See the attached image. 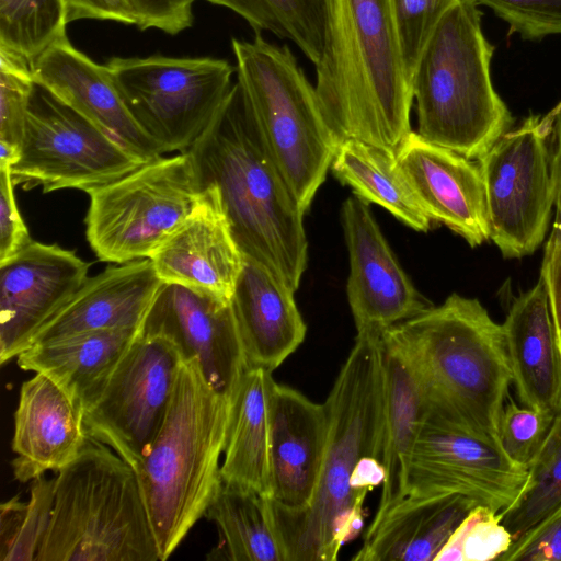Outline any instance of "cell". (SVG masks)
Returning a JSON list of instances; mask_svg holds the SVG:
<instances>
[{
    "label": "cell",
    "mask_w": 561,
    "mask_h": 561,
    "mask_svg": "<svg viewBox=\"0 0 561 561\" xmlns=\"http://www.w3.org/2000/svg\"><path fill=\"white\" fill-rule=\"evenodd\" d=\"M324 404L328 439L311 502L302 510L273 502L287 561H335L341 548L363 529L366 499L354 492L351 482L362 459L382 460V334L357 333Z\"/></svg>",
    "instance_id": "6da1fadb"
},
{
    "label": "cell",
    "mask_w": 561,
    "mask_h": 561,
    "mask_svg": "<svg viewBox=\"0 0 561 561\" xmlns=\"http://www.w3.org/2000/svg\"><path fill=\"white\" fill-rule=\"evenodd\" d=\"M186 152L201 190H217L242 253L296 291L308 260L305 211L266 150L238 82Z\"/></svg>",
    "instance_id": "7a4b0ae2"
},
{
    "label": "cell",
    "mask_w": 561,
    "mask_h": 561,
    "mask_svg": "<svg viewBox=\"0 0 561 561\" xmlns=\"http://www.w3.org/2000/svg\"><path fill=\"white\" fill-rule=\"evenodd\" d=\"M316 93L340 141L397 152L411 133L412 84L389 0H324Z\"/></svg>",
    "instance_id": "3957f363"
},
{
    "label": "cell",
    "mask_w": 561,
    "mask_h": 561,
    "mask_svg": "<svg viewBox=\"0 0 561 561\" xmlns=\"http://www.w3.org/2000/svg\"><path fill=\"white\" fill-rule=\"evenodd\" d=\"M230 411L231 401L207 382L198 360L182 359L163 424L136 468L161 561L206 515L222 485Z\"/></svg>",
    "instance_id": "277c9868"
},
{
    "label": "cell",
    "mask_w": 561,
    "mask_h": 561,
    "mask_svg": "<svg viewBox=\"0 0 561 561\" xmlns=\"http://www.w3.org/2000/svg\"><path fill=\"white\" fill-rule=\"evenodd\" d=\"M383 333L407 353L432 401L497 440L512 371L502 324L478 299L454 293Z\"/></svg>",
    "instance_id": "5b68a950"
},
{
    "label": "cell",
    "mask_w": 561,
    "mask_h": 561,
    "mask_svg": "<svg viewBox=\"0 0 561 561\" xmlns=\"http://www.w3.org/2000/svg\"><path fill=\"white\" fill-rule=\"evenodd\" d=\"M494 47L478 5L459 0L431 33L412 75L417 134L478 160L513 124L491 79Z\"/></svg>",
    "instance_id": "8992f818"
},
{
    "label": "cell",
    "mask_w": 561,
    "mask_h": 561,
    "mask_svg": "<svg viewBox=\"0 0 561 561\" xmlns=\"http://www.w3.org/2000/svg\"><path fill=\"white\" fill-rule=\"evenodd\" d=\"M35 561H161L136 470L89 438L57 472Z\"/></svg>",
    "instance_id": "52a82bcc"
},
{
    "label": "cell",
    "mask_w": 561,
    "mask_h": 561,
    "mask_svg": "<svg viewBox=\"0 0 561 561\" xmlns=\"http://www.w3.org/2000/svg\"><path fill=\"white\" fill-rule=\"evenodd\" d=\"M231 47L237 82L263 144L306 213L341 141L287 45L272 44L255 33L252 41L232 38Z\"/></svg>",
    "instance_id": "ba28073f"
},
{
    "label": "cell",
    "mask_w": 561,
    "mask_h": 561,
    "mask_svg": "<svg viewBox=\"0 0 561 561\" xmlns=\"http://www.w3.org/2000/svg\"><path fill=\"white\" fill-rule=\"evenodd\" d=\"M201 194L187 152L160 157L89 193L87 240L102 262L150 259L193 211Z\"/></svg>",
    "instance_id": "9c48e42d"
},
{
    "label": "cell",
    "mask_w": 561,
    "mask_h": 561,
    "mask_svg": "<svg viewBox=\"0 0 561 561\" xmlns=\"http://www.w3.org/2000/svg\"><path fill=\"white\" fill-rule=\"evenodd\" d=\"M138 126L162 153L186 152L208 126L236 70L214 57H113L106 64Z\"/></svg>",
    "instance_id": "30bf717a"
},
{
    "label": "cell",
    "mask_w": 561,
    "mask_h": 561,
    "mask_svg": "<svg viewBox=\"0 0 561 561\" xmlns=\"http://www.w3.org/2000/svg\"><path fill=\"white\" fill-rule=\"evenodd\" d=\"M142 164L139 158L93 123L35 82L18 161L14 185L43 193L73 188L90 193Z\"/></svg>",
    "instance_id": "8fae6325"
},
{
    "label": "cell",
    "mask_w": 561,
    "mask_h": 561,
    "mask_svg": "<svg viewBox=\"0 0 561 561\" xmlns=\"http://www.w3.org/2000/svg\"><path fill=\"white\" fill-rule=\"evenodd\" d=\"M552 113L531 115L478 159L490 240L503 257L519 259L542 243L553 206Z\"/></svg>",
    "instance_id": "7c38bea8"
},
{
    "label": "cell",
    "mask_w": 561,
    "mask_h": 561,
    "mask_svg": "<svg viewBox=\"0 0 561 561\" xmlns=\"http://www.w3.org/2000/svg\"><path fill=\"white\" fill-rule=\"evenodd\" d=\"M527 477L496 439L469 430L427 396L407 494H461L500 513L518 497Z\"/></svg>",
    "instance_id": "4fadbf2b"
},
{
    "label": "cell",
    "mask_w": 561,
    "mask_h": 561,
    "mask_svg": "<svg viewBox=\"0 0 561 561\" xmlns=\"http://www.w3.org/2000/svg\"><path fill=\"white\" fill-rule=\"evenodd\" d=\"M182 356L167 339L140 335L84 408V428L135 470L165 419Z\"/></svg>",
    "instance_id": "5bb4252c"
},
{
    "label": "cell",
    "mask_w": 561,
    "mask_h": 561,
    "mask_svg": "<svg viewBox=\"0 0 561 561\" xmlns=\"http://www.w3.org/2000/svg\"><path fill=\"white\" fill-rule=\"evenodd\" d=\"M141 333L170 341L183 359L196 358L207 382L232 400L249 368L231 302L163 283Z\"/></svg>",
    "instance_id": "9a60e30c"
},
{
    "label": "cell",
    "mask_w": 561,
    "mask_h": 561,
    "mask_svg": "<svg viewBox=\"0 0 561 561\" xmlns=\"http://www.w3.org/2000/svg\"><path fill=\"white\" fill-rule=\"evenodd\" d=\"M341 222L350 257L346 294L357 333L383 334L432 306L401 267L369 203L348 197Z\"/></svg>",
    "instance_id": "2e32d148"
},
{
    "label": "cell",
    "mask_w": 561,
    "mask_h": 561,
    "mask_svg": "<svg viewBox=\"0 0 561 561\" xmlns=\"http://www.w3.org/2000/svg\"><path fill=\"white\" fill-rule=\"evenodd\" d=\"M90 264L73 251L32 240L0 263V363L18 357L33 335L88 278Z\"/></svg>",
    "instance_id": "e0dca14e"
},
{
    "label": "cell",
    "mask_w": 561,
    "mask_h": 561,
    "mask_svg": "<svg viewBox=\"0 0 561 561\" xmlns=\"http://www.w3.org/2000/svg\"><path fill=\"white\" fill-rule=\"evenodd\" d=\"M417 202L474 248L490 240L484 185L478 164L411 133L396 152Z\"/></svg>",
    "instance_id": "ac0fdd59"
},
{
    "label": "cell",
    "mask_w": 561,
    "mask_h": 561,
    "mask_svg": "<svg viewBox=\"0 0 561 561\" xmlns=\"http://www.w3.org/2000/svg\"><path fill=\"white\" fill-rule=\"evenodd\" d=\"M167 284L231 301L243 265L218 192L202 188L193 211L150 256Z\"/></svg>",
    "instance_id": "d6986e66"
},
{
    "label": "cell",
    "mask_w": 561,
    "mask_h": 561,
    "mask_svg": "<svg viewBox=\"0 0 561 561\" xmlns=\"http://www.w3.org/2000/svg\"><path fill=\"white\" fill-rule=\"evenodd\" d=\"M36 83L80 113L145 163L162 157L122 100L106 65L77 49L67 36L31 61Z\"/></svg>",
    "instance_id": "ffe728a7"
},
{
    "label": "cell",
    "mask_w": 561,
    "mask_h": 561,
    "mask_svg": "<svg viewBox=\"0 0 561 561\" xmlns=\"http://www.w3.org/2000/svg\"><path fill=\"white\" fill-rule=\"evenodd\" d=\"M83 404L44 374L24 381L13 416V477L31 482L58 472L80 454L88 439Z\"/></svg>",
    "instance_id": "44dd1931"
},
{
    "label": "cell",
    "mask_w": 561,
    "mask_h": 561,
    "mask_svg": "<svg viewBox=\"0 0 561 561\" xmlns=\"http://www.w3.org/2000/svg\"><path fill=\"white\" fill-rule=\"evenodd\" d=\"M329 420L325 404L274 381L271 393L272 500L302 510L316 492L325 454Z\"/></svg>",
    "instance_id": "7402d4cb"
},
{
    "label": "cell",
    "mask_w": 561,
    "mask_h": 561,
    "mask_svg": "<svg viewBox=\"0 0 561 561\" xmlns=\"http://www.w3.org/2000/svg\"><path fill=\"white\" fill-rule=\"evenodd\" d=\"M162 284L150 259L107 267L88 277L70 301L33 335L26 348L91 331L141 329Z\"/></svg>",
    "instance_id": "603a6c76"
},
{
    "label": "cell",
    "mask_w": 561,
    "mask_h": 561,
    "mask_svg": "<svg viewBox=\"0 0 561 561\" xmlns=\"http://www.w3.org/2000/svg\"><path fill=\"white\" fill-rule=\"evenodd\" d=\"M294 293L267 266L243 254L230 302L249 367L273 371L304 342L307 327Z\"/></svg>",
    "instance_id": "cb8c5ba5"
},
{
    "label": "cell",
    "mask_w": 561,
    "mask_h": 561,
    "mask_svg": "<svg viewBox=\"0 0 561 561\" xmlns=\"http://www.w3.org/2000/svg\"><path fill=\"white\" fill-rule=\"evenodd\" d=\"M502 329L519 403L556 414L561 404V355L541 275L511 304Z\"/></svg>",
    "instance_id": "d4e9b609"
},
{
    "label": "cell",
    "mask_w": 561,
    "mask_h": 561,
    "mask_svg": "<svg viewBox=\"0 0 561 561\" xmlns=\"http://www.w3.org/2000/svg\"><path fill=\"white\" fill-rule=\"evenodd\" d=\"M479 505L461 494H407L370 524L354 561H435L469 512Z\"/></svg>",
    "instance_id": "484cf974"
},
{
    "label": "cell",
    "mask_w": 561,
    "mask_h": 561,
    "mask_svg": "<svg viewBox=\"0 0 561 561\" xmlns=\"http://www.w3.org/2000/svg\"><path fill=\"white\" fill-rule=\"evenodd\" d=\"M385 422L380 501L370 524L377 523L408 490V472L427 404L424 382L407 353L385 333Z\"/></svg>",
    "instance_id": "4316f807"
},
{
    "label": "cell",
    "mask_w": 561,
    "mask_h": 561,
    "mask_svg": "<svg viewBox=\"0 0 561 561\" xmlns=\"http://www.w3.org/2000/svg\"><path fill=\"white\" fill-rule=\"evenodd\" d=\"M272 371L249 367L231 400L221 461L227 485L272 497L271 393Z\"/></svg>",
    "instance_id": "83f0119b"
},
{
    "label": "cell",
    "mask_w": 561,
    "mask_h": 561,
    "mask_svg": "<svg viewBox=\"0 0 561 561\" xmlns=\"http://www.w3.org/2000/svg\"><path fill=\"white\" fill-rule=\"evenodd\" d=\"M140 333L141 329L99 330L35 344L18 355L16 364L46 375L85 408Z\"/></svg>",
    "instance_id": "f1b7e54d"
},
{
    "label": "cell",
    "mask_w": 561,
    "mask_h": 561,
    "mask_svg": "<svg viewBox=\"0 0 561 561\" xmlns=\"http://www.w3.org/2000/svg\"><path fill=\"white\" fill-rule=\"evenodd\" d=\"M335 178L367 203L386 208L416 231L426 232L432 220L411 190L396 152L357 139L342 140L331 163Z\"/></svg>",
    "instance_id": "f546056e"
},
{
    "label": "cell",
    "mask_w": 561,
    "mask_h": 561,
    "mask_svg": "<svg viewBox=\"0 0 561 561\" xmlns=\"http://www.w3.org/2000/svg\"><path fill=\"white\" fill-rule=\"evenodd\" d=\"M205 516L219 537L208 560L287 561L272 497L222 482Z\"/></svg>",
    "instance_id": "4dcf8cb0"
},
{
    "label": "cell",
    "mask_w": 561,
    "mask_h": 561,
    "mask_svg": "<svg viewBox=\"0 0 561 561\" xmlns=\"http://www.w3.org/2000/svg\"><path fill=\"white\" fill-rule=\"evenodd\" d=\"M244 19L255 33L293 42L316 65L325 31L324 0H206Z\"/></svg>",
    "instance_id": "1f68e13d"
},
{
    "label": "cell",
    "mask_w": 561,
    "mask_h": 561,
    "mask_svg": "<svg viewBox=\"0 0 561 561\" xmlns=\"http://www.w3.org/2000/svg\"><path fill=\"white\" fill-rule=\"evenodd\" d=\"M518 497L500 512L502 524L516 539L561 505V404L538 454L527 468Z\"/></svg>",
    "instance_id": "d6a6232c"
},
{
    "label": "cell",
    "mask_w": 561,
    "mask_h": 561,
    "mask_svg": "<svg viewBox=\"0 0 561 561\" xmlns=\"http://www.w3.org/2000/svg\"><path fill=\"white\" fill-rule=\"evenodd\" d=\"M65 0H0V49L30 62L67 36Z\"/></svg>",
    "instance_id": "836d02e7"
},
{
    "label": "cell",
    "mask_w": 561,
    "mask_h": 561,
    "mask_svg": "<svg viewBox=\"0 0 561 561\" xmlns=\"http://www.w3.org/2000/svg\"><path fill=\"white\" fill-rule=\"evenodd\" d=\"M30 497L19 495L0 506V560L35 561L47 533L54 505L55 478L30 482Z\"/></svg>",
    "instance_id": "e575fe53"
},
{
    "label": "cell",
    "mask_w": 561,
    "mask_h": 561,
    "mask_svg": "<svg viewBox=\"0 0 561 561\" xmlns=\"http://www.w3.org/2000/svg\"><path fill=\"white\" fill-rule=\"evenodd\" d=\"M513 540L501 514L479 504L457 527L435 561L500 560Z\"/></svg>",
    "instance_id": "d590c367"
},
{
    "label": "cell",
    "mask_w": 561,
    "mask_h": 561,
    "mask_svg": "<svg viewBox=\"0 0 561 561\" xmlns=\"http://www.w3.org/2000/svg\"><path fill=\"white\" fill-rule=\"evenodd\" d=\"M34 87L31 62L0 49V145L19 152Z\"/></svg>",
    "instance_id": "8d00e7d4"
},
{
    "label": "cell",
    "mask_w": 561,
    "mask_h": 561,
    "mask_svg": "<svg viewBox=\"0 0 561 561\" xmlns=\"http://www.w3.org/2000/svg\"><path fill=\"white\" fill-rule=\"evenodd\" d=\"M553 417L552 413L520 407L508 397L497 428L501 448L514 462L527 469L541 448Z\"/></svg>",
    "instance_id": "74e56055"
},
{
    "label": "cell",
    "mask_w": 561,
    "mask_h": 561,
    "mask_svg": "<svg viewBox=\"0 0 561 561\" xmlns=\"http://www.w3.org/2000/svg\"><path fill=\"white\" fill-rule=\"evenodd\" d=\"M457 1L389 0L410 80L431 33Z\"/></svg>",
    "instance_id": "f35d334b"
},
{
    "label": "cell",
    "mask_w": 561,
    "mask_h": 561,
    "mask_svg": "<svg viewBox=\"0 0 561 561\" xmlns=\"http://www.w3.org/2000/svg\"><path fill=\"white\" fill-rule=\"evenodd\" d=\"M485 5L523 38L561 34V0H466Z\"/></svg>",
    "instance_id": "ab89813d"
},
{
    "label": "cell",
    "mask_w": 561,
    "mask_h": 561,
    "mask_svg": "<svg viewBox=\"0 0 561 561\" xmlns=\"http://www.w3.org/2000/svg\"><path fill=\"white\" fill-rule=\"evenodd\" d=\"M503 561H561V505L513 540Z\"/></svg>",
    "instance_id": "60d3db41"
},
{
    "label": "cell",
    "mask_w": 561,
    "mask_h": 561,
    "mask_svg": "<svg viewBox=\"0 0 561 561\" xmlns=\"http://www.w3.org/2000/svg\"><path fill=\"white\" fill-rule=\"evenodd\" d=\"M135 18V25L141 30H158L169 35L192 27L193 8L197 0H127Z\"/></svg>",
    "instance_id": "b9f144b4"
},
{
    "label": "cell",
    "mask_w": 561,
    "mask_h": 561,
    "mask_svg": "<svg viewBox=\"0 0 561 561\" xmlns=\"http://www.w3.org/2000/svg\"><path fill=\"white\" fill-rule=\"evenodd\" d=\"M10 167H0V263L5 262L32 239L20 214Z\"/></svg>",
    "instance_id": "7bdbcfd3"
},
{
    "label": "cell",
    "mask_w": 561,
    "mask_h": 561,
    "mask_svg": "<svg viewBox=\"0 0 561 561\" xmlns=\"http://www.w3.org/2000/svg\"><path fill=\"white\" fill-rule=\"evenodd\" d=\"M540 275L546 284L557 344L561 355V228H552L545 247Z\"/></svg>",
    "instance_id": "ee69618b"
},
{
    "label": "cell",
    "mask_w": 561,
    "mask_h": 561,
    "mask_svg": "<svg viewBox=\"0 0 561 561\" xmlns=\"http://www.w3.org/2000/svg\"><path fill=\"white\" fill-rule=\"evenodd\" d=\"M68 21L100 20L135 25L127 0H65Z\"/></svg>",
    "instance_id": "f6af8a7d"
},
{
    "label": "cell",
    "mask_w": 561,
    "mask_h": 561,
    "mask_svg": "<svg viewBox=\"0 0 561 561\" xmlns=\"http://www.w3.org/2000/svg\"><path fill=\"white\" fill-rule=\"evenodd\" d=\"M551 180L556 216L553 227L561 228V105L552 113Z\"/></svg>",
    "instance_id": "bcb514c9"
}]
</instances>
